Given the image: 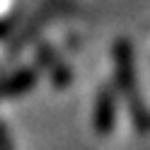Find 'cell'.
<instances>
[{"mask_svg":"<svg viewBox=\"0 0 150 150\" xmlns=\"http://www.w3.org/2000/svg\"><path fill=\"white\" fill-rule=\"evenodd\" d=\"M114 82H116V90L128 102L133 126L138 131H148L150 128V111L145 109L143 99H140V90H138V80H136V65H133V49H131L128 39H119L114 44Z\"/></svg>","mask_w":150,"mask_h":150,"instance_id":"cell-1","label":"cell"},{"mask_svg":"<svg viewBox=\"0 0 150 150\" xmlns=\"http://www.w3.org/2000/svg\"><path fill=\"white\" fill-rule=\"evenodd\" d=\"M116 124V87L104 85L99 87L92 107V128L99 136H109Z\"/></svg>","mask_w":150,"mask_h":150,"instance_id":"cell-2","label":"cell"},{"mask_svg":"<svg viewBox=\"0 0 150 150\" xmlns=\"http://www.w3.org/2000/svg\"><path fill=\"white\" fill-rule=\"evenodd\" d=\"M36 82H39V68L22 65L0 82V99H12V97L27 95L29 90H34Z\"/></svg>","mask_w":150,"mask_h":150,"instance_id":"cell-3","label":"cell"},{"mask_svg":"<svg viewBox=\"0 0 150 150\" xmlns=\"http://www.w3.org/2000/svg\"><path fill=\"white\" fill-rule=\"evenodd\" d=\"M49 70H51V82H53V87H56V90H65V87L73 82V70H70L61 58L56 61Z\"/></svg>","mask_w":150,"mask_h":150,"instance_id":"cell-4","label":"cell"},{"mask_svg":"<svg viewBox=\"0 0 150 150\" xmlns=\"http://www.w3.org/2000/svg\"><path fill=\"white\" fill-rule=\"evenodd\" d=\"M36 61H39V65H44V68H51V65L58 61V53H56V49L51 44L41 41L39 46H36Z\"/></svg>","mask_w":150,"mask_h":150,"instance_id":"cell-5","label":"cell"},{"mask_svg":"<svg viewBox=\"0 0 150 150\" xmlns=\"http://www.w3.org/2000/svg\"><path fill=\"white\" fill-rule=\"evenodd\" d=\"M0 150H15L12 140H10V133H7V128L3 124H0Z\"/></svg>","mask_w":150,"mask_h":150,"instance_id":"cell-6","label":"cell"}]
</instances>
